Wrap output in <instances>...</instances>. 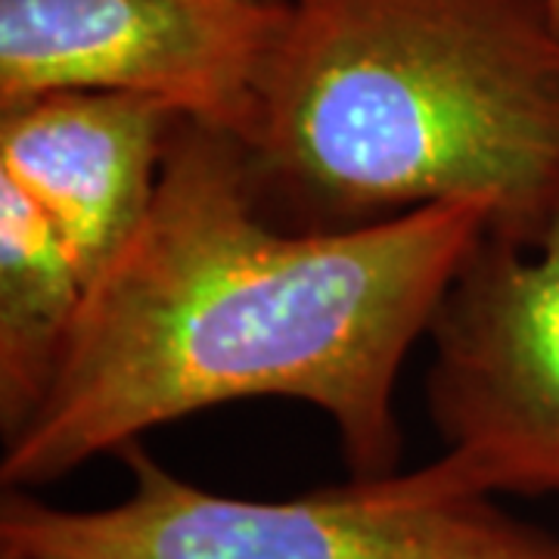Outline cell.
<instances>
[{
  "mask_svg": "<svg viewBox=\"0 0 559 559\" xmlns=\"http://www.w3.org/2000/svg\"><path fill=\"white\" fill-rule=\"evenodd\" d=\"M426 336L444 469L473 495L559 498V218L538 246L488 234Z\"/></svg>",
  "mask_w": 559,
  "mask_h": 559,
  "instance_id": "obj_4",
  "label": "cell"
},
{
  "mask_svg": "<svg viewBox=\"0 0 559 559\" xmlns=\"http://www.w3.org/2000/svg\"><path fill=\"white\" fill-rule=\"evenodd\" d=\"M131 491L66 510L7 491L0 559H559V535L473 495L441 460L286 500L209 491L121 451Z\"/></svg>",
  "mask_w": 559,
  "mask_h": 559,
  "instance_id": "obj_3",
  "label": "cell"
},
{
  "mask_svg": "<svg viewBox=\"0 0 559 559\" xmlns=\"http://www.w3.org/2000/svg\"><path fill=\"white\" fill-rule=\"evenodd\" d=\"M264 205L352 227L481 200L491 237L559 218L550 0H286L240 138Z\"/></svg>",
  "mask_w": 559,
  "mask_h": 559,
  "instance_id": "obj_2",
  "label": "cell"
},
{
  "mask_svg": "<svg viewBox=\"0 0 559 559\" xmlns=\"http://www.w3.org/2000/svg\"><path fill=\"white\" fill-rule=\"evenodd\" d=\"M550 13H554V22H557L559 28V0H550Z\"/></svg>",
  "mask_w": 559,
  "mask_h": 559,
  "instance_id": "obj_8",
  "label": "cell"
},
{
  "mask_svg": "<svg viewBox=\"0 0 559 559\" xmlns=\"http://www.w3.org/2000/svg\"><path fill=\"white\" fill-rule=\"evenodd\" d=\"M84 280L40 209L0 178V432L35 414L75 326Z\"/></svg>",
  "mask_w": 559,
  "mask_h": 559,
  "instance_id": "obj_7",
  "label": "cell"
},
{
  "mask_svg": "<svg viewBox=\"0 0 559 559\" xmlns=\"http://www.w3.org/2000/svg\"><path fill=\"white\" fill-rule=\"evenodd\" d=\"M491 221L488 202L454 200L283 230L240 140L180 119L143 218L84 289L44 399L3 439V488L50 485L150 429L249 399L318 407L352 479L395 473L404 358Z\"/></svg>",
  "mask_w": 559,
  "mask_h": 559,
  "instance_id": "obj_1",
  "label": "cell"
},
{
  "mask_svg": "<svg viewBox=\"0 0 559 559\" xmlns=\"http://www.w3.org/2000/svg\"><path fill=\"white\" fill-rule=\"evenodd\" d=\"M180 119L119 91H53L0 109V178L53 224L84 289L143 218Z\"/></svg>",
  "mask_w": 559,
  "mask_h": 559,
  "instance_id": "obj_6",
  "label": "cell"
},
{
  "mask_svg": "<svg viewBox=\"0 0 559 559\" xmlns=\"http://www.w3.org/2000/svg\"><path fill=\"white\" fill-rule=\"evenodd\" d=\"M286 0H0V109L138 94L240 140Z\"/></svg>",
  "mask_w": 559,
  "mask_h": 559,
  "instance_id": "obj_5",
  "label": "cell"
}]
</instances>
